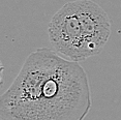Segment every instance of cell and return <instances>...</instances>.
Masks as SVG:
<instances>
[{
  "mask_svg": "<svg viewBox=\"0 0 121 120\" xmlns=\"http://www.w3.org/2000/svg\"><path fill=\"white\" fill-rule=\"evenodd\" d=\"M48 34L54 50L64 58L80 62L90 57L75 1L65 3L53 16Z\"/></svg>",
  "mask_w": 121,
  "mask_h": 120,
  "instance_id": "obj_2",
  "label": "cell"
},
{
  "mask_svg": "<svg viewBox=\"0 0 121 120\" xmlns=\"http://www.w3.org/2000/svg\"><path fill=\"white\" fill-rule=\"evenodd\" d=\"M91 106L88 76L79 62L40 48L2 94L0 120H84Z\"/></svg>",
  "mask_w": 121,
  "mask_h": 120,
  "instance_id": "obj_1",
  "label": "cell"
},
{
  "mask_svg": "<svg viewBox=\"0 0 121 120\" xmlns=\"http://www.w3.org/2000/svg\"><path fill=\"white\" fill-rule=\"evenodd\" d=\"M75 2L89 55H97L111 35L109 16L103 7L91 0H76Z\"/></svg>",
  "mask_w": 121,
  "mask_h": 120,
  "instance_id": "obj_3",
  "label": "cell"
}]
</instances>
